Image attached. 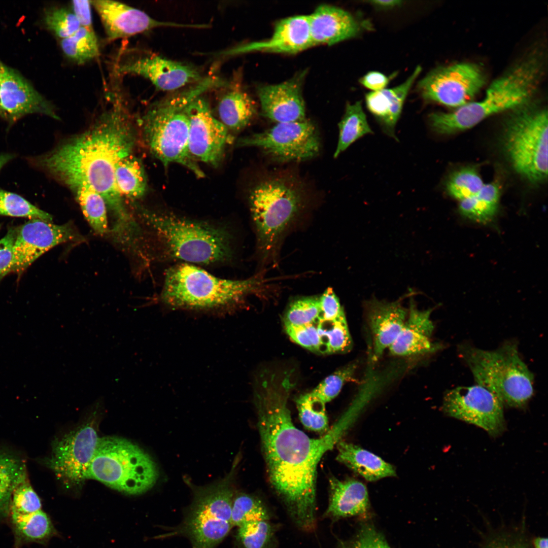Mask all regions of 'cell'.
Returning <instances> with one entry per match:
<instances>
[{
	"mask_svg": "<svg viewBox=\"0 0 548 548\" xmlns=\"http://www.w3.org/2000/svg\"><path fill=\"white\" fill-rule=\"evenodd\" d=\"M286 377L272 376L256 394L258 427L270 482L297 526L312 530L316 524L317 465L338 442L347 426L342 418L323 436L312 438L294 425L287 406L291 388Z\"/></svg>",
	"mask_w": 548,
	"mask_h": 548,
	"instance_id": "1",
	"label": "cell"
},
{
	"mask_svg": "<svg viewBox=\"0 0 548 548\" xmlns=\"http://www.w3.org/2000/svg\"><path fill=\"white\" fill-rule=\"evenodd\" d=\"M109 110L87 130L28 161L71 188L87 185L98 192L120 222L131 221L115 180V166L131 154L135 141L128 113L121 98L112 96Z\"/></svg>",
	"mask_w": 548,
	"mask_h": 548,
	"instance_id": "2",
	"label": "cell"
},
{
	"mask_svg": "<svg viewBox=\"0 0 548 548\" xmlns=\"http://www.w3.org/2000/svg\"><path fill=\"white\" fill-rule=\"evenodd\" d=\"M546 55L543 45H535L488 87L483 98L450 112L430 114L435 132L451 134L470 128L485 119L514 110L532 100L544 76Z\"/></svg>",
	"mask_w": 548,
	"mask_h": 548,
	"instance_id": "3",
	"label": "cell"
},
{
	"mask_svg": "<svg viewBox=\"0 0 548 548\" xmlns=\"http://www.w3.org/2000/svg\"><path fill=\"white\" fill-rule=\"evenodd\" d=\"M209 82L151 105L142 119L145 142L152 154L164 166L181 164L195 176L204 174L188 149V104L207 89Z\"/></svg>",
	"mask_w": 548,
	"mask_h": 548,
	"instance_id": "4",
	"label": "cell"
},
{
	"mask_svg": "<svg viewBox=\"0 0 548 548\" xmlns=\"http://www.w3.org/2000/svg\"><path fill=\"white\" fill-rule=\"evenodd\" d=\"M458 351L477 384L492 392L503 405L522 408L527 404L533 394L534 377L516 342L507 341L492 351L462 344Z\"/></svg>",
	"mask_w": 548,
	"mask_h": 548,
	"instance_id": "5",
	"label": "cell"
},
{
	"mask_svg": "<svg viewBox=\"0 0 548 548\" xmlns=\"http://www.w3.org/2000/svg\"><path fill=\"white\" fill-rule=\"evenodd\" d=\"M262 281L260 276L222 279L195 266L181 264L165 272L161 299L174 308L216 309L239 301L260 288Z\"/></svg>",
	"mask_w": 548,
	"mask_h": 548,
	"instance_id": "6",
	"label": "cell"
},
{
	"mask_svg": "<svg viewBox=\"0 0 548 548\" xmlns=\"http://www.w3.org/2000/svg\"><path fill=\"white\" fill-rule=\"evenodd\" d=\"M159 476L156 463L142 448L117 436L99 438L88 469L86 479L130 495L143 494L155 484Z\"/></svg>",
	"mask_w": 548,
	"mask_h": 548,
	"instance_id": "7",
	"label": "cell"
},
{
	"mask_svg": "<svg viewBox=\"0 0 548 548\" xmlns=\"http://www.w3.org/2000/svg\"><path fill=\"white\" fill-rule=\"evenodd\" d=\"M145 222L155 231L167 253L190 263L210 264L232 256L230 239L223 229L170 214L141 209Z\"/></svg>",
	"mask_w": 548,
	"mask_h": 548,
	"instance_id": "8",
	"label": "cell"
},
{
	"mask_svg": "<svg viewBox=\"0 0 548 548\" xmlns=\"http://www.w3.org/2000/svg\"><path fill=\"white\" fill-rule=\"evenodd\" d=\"M249 201L260 256L263 261L273 260L285 232L304 207L303 195L292 182L272 178L255 186Z\"/></svg>",
	"mask_w": 548,
	"mask_h": 548,
	"instance_id": "9",
	"label": "cell"
},
{
	"mask_svg": "<svg viewBox=\"0 0 548 548\" xmlns=\"http://www.w3.org/2000/svg\"><path fill=\"white\" fill-rule=\"evenodd\" d=\"M547 110L532 100L511 110L505 123L503 147L515 170L537 183L547 176Z\"/></svg>",
	"mask_w": 548,
	"mask_h": 548,
	"instance_id": "10",
	"label": "cell"
},
{
	"mask_svg": "<svg viewBox=\"0 0 548 548\" xmlns=\"http://www.w3.org/2000/svg\"><path fill=\"white\" fill-rule=\"evenodd\" d=\"M234 467L223 478L195 487L183 522L170 535L186 536L192 548H215L233 527L231 509Z\"/></svg>",
	"mask_w": 548,
	"mask_h": 548,
	"instance_id": "11",
	"label": "cell"
},
{
	"mask_svg": "<svg viewBox=\"0 0 548 548\" xmlns=\"http://www.w3.org/2000/svg\"><path fill=\"white\" fill-rule=\"evenodd\" d=\"M237 144L255 147L280 162L301 161L319 152L320 141L316 126L311 121L278 123L263 132L240 139Z\"/></svg>",
	"mask_w": 548,
	"mask_h": 548,
	"instance_id": "12",
	"label": "cell"
},
{
	"mask_svg": "<svg viewBox=\"0 0 548 548\" xmlns=\"http://www.w3.org/2000/svg\"><path fill=\"white\" fill-rule=\"evenodd\" d=\"M486 82L479 64L459 62L431 71L420 81L418 88L425 100L456 109L472 101Z\"/></svg>",
	"mask_w": 548,
	"mask_h": 548,
	"instance_id": "13",
	"label": "cell"
},
{
	"mask_svg": "<svg viewBox=\"0 0 548 548\" xmlns=\"http://www.w3.org/2000/svg\"><path fill=\"white\" fill-rule=\"evenodd\" d=\"M503 407L492 392L478 384L448 390L442 402L447 416L480 427L493 436L504 430Z\"/></svg>",
	"mask_w": 548,
	"mask_h": 548,
	"instance_id": "14",
	"label": "cell"
},
{
	"mask_svg": "<svg viewBox=\"0 0 548 548\" xmlns=\"http://www.w3.org/2000/svg\"><path fill=\"white\" fill-rule=\"evenodd\" d=\"M98 439L90 424L81 426L53 443L51 456L45 464L65 483L80 484L86 480Z\"/></svg>",
	"mask_w": 548,
	"mask_h": 548,
	"instance_id": "15",
	"label": "cell"
},
{
	"mask_svg": "<svg viewBox=\"0 0 548 548\" xmlns=\"http://www.w3.org/2000/svg\"><path fill=\"white\" fill-rule=\"evenodd\" d=\"M189 121L188 149L193 159L213 166L221 161L231 137L226 127L213 115L206 99L199 96L187 106Z\"/></svg>",
	"mask_w": 548,
	"mask_h": 548,
	"instance_id": "16",
	"label": "cell"
},
{
	"mask_svg": "<svg viewBox=\"0 0 548 548\" xmlns=\"http://www.w3.org/2000/svg\"><path fill=\"white\" fill-rule=\"evenodd\" d=\"M84 239L71 223L57 225L31 219L16 228L12 272L21 275L39 257L59 244Z\"/></svg>",
	"mask_w": 548,
	"mask_h": 548,
	"instance_id": "17",
	"label": "cell"
},
{
	"mask_svg": "<svg viewBox=\"0 0 548 548\" xmlns=\"http://www.w3.org/2000/svg\"><path fill=\"white\" fill-rule=\"evenodd\" d=\"M31 114L59 119L50 102L20 74L0 61V117L11 125Z\"/></svg>",
	"mask_w": 548,
	"mask_h": 548,
	"instance_id": "18",
	"label": "cell"
},
{
	"mask_svg": "<svg viewBox=\"0 0 548 548\" xmlns=\"http://www.w3.org/2000/svg\"><path fill=\"white\" fill-rule=\"evenodd\" d=\"M90 3L100 18L109 41L130 37L159 27L202 28L201 24L158 21L141 10L117 1L95 0Z\"/></svg>",
	"mask_w": 548,
	"mask_h": 548,
	"instance_id": "19",
	"label": "cell"
},
{
	"mask_svg": "<svg viewBox=\"0 0 548 548\" xmlns=\"http://www.w3.org/2000/svg\"><path fill=\"white\" fill-rule=\"evenodd\" d=\"M117 72L149 80L158 89L173 91L199 81L198 71L191 65L159 56H149L119 65Z\"/></svg>",
	"mask_w": 548,
	"mask_h": 548,
	"instance_id": "20",
	"label": "cell"
},
{
	"mask_svg": "<svg viewBox=\"0 0 548 548\" xmlns=\"http://www.w3.org/2000/svg\"><path fill=\"white\" fill-rule=\"evenodd\" d=\"M313 46L309 16L287 17L277 23L268 39L239 45L220 53L233 56L250 52L296 53Z\"/></svg>",
	"mask_w": 548,
	"mask_h": 548,
	"instance_id": "21",
	"label": "cell"
},
{
	"mask_svg": "<svg viewBox=\"0 0 548 548\" xmlns=\"http://www.w3.org/2000/svg\"><path fill=\"white\" fill-rule=\"evenodd\" d=\"M302 77L300 75L279 84L260 87L258 95L263 115L277 123L305 119Z\"/></svg>",
	"mask_w": 548,
	"mask_h": 548,
	"instance_id": "22",
	"label": "cell"
},
{
	"mask_svg": "<svg viewBox=\"0 0 548 548\" xmlns=\"http://www.w3.org/2000/svg\"><path fill=\"white\" fill-rule=\"evenodd\" d=\"M367 319L372 338V360L376 361L394 342L408 314L399 301L389 302L375 299L365 304Z\"/></svg>",
	"mask_w": 548,
	"mask_h": 548,
	"instance_id": "23",
	"label": "cell"
},
{
	"mask_svg": "<svg viewBox=\"0 0 548 548\" xmlns=\"http://www.w3.org/2000/svg\"><path fill=\"white\" fill-rule=\"evenodd\" d=\"M432 311L431 309L419 310L414 301L410 300L403 326L389 348L391 354L404 357L431 353L439 349L440 345L430 339L434 328L430 319Z\"/></svg>",
	"mask_w": 548,
	"mask_h": 548,
	"instance_id": "24",
	"label": "cell"
},
{
	"mask_svg": "<svg viewBox=\"0 0 548 548\" xmlns=\"http://www.w3.org/2000/svg\"><path fill=\"white\" fill-rule=\"evenodd\" d=\"M308 16L313 46L334 45L361 31L360 24L350 13L333 6L321 5Z\"/></svg>",
	"mask_w": 548,
	"mask_h": 548,
	"instance_id": "25",
	"label": "cell"
},
{
	"mask_svg": "<svg viewBox=\"0 0 548 548\" xmlns=\"http://www.w3.org/2000/svg\"><path fill=\"white\" fill-rule=\"evenodd\" d=\"M418 66L412 74L400 85L393 88L371 91L365 95L366 106L376 118L385 133L396 139L395 129L401 113L406 97L421 72Z\"/></svg>",
	"mask_w": 548,
	"mask_h": 548,
	"instance_id": "26",
	"label": "cell"
},
{
	"mask_svg": "<svg viewBox=\"0 0 548 548\" xmlns=\"http://www.w3.org/2000/svg\"><path fill=\"white\" fill-rule=\"evenodd\" d=\"M326 516L334 519L364 516L369 508L366 486L359 481L349 478L340 481L332 477Z\"/></svg>",
	"mask_w": 548,
	"mask_h": 548,
	"instance_id": "27",
	"label": "cell"
},
{
	"mask_svg": "<svg viewBox=\"0 0 548 548\" xmlns=\"http://www.w3.org/2000/svg\"><path fill=\"white\" fill-rule=\"evenodd\" d=\"M337 449V460L368 481L374 482L396 474L391 464L357 445L340 441Z\"/></svg>",
	"mask_w": 548,
	"mask_h": 548,
	"instance_id": "28",
	"label": "cell"
},
{
	"mask_svg": "<svg viewBox=\"0 0 548 548\" xmlns=\"http://www.w3.org/2000/svg\"><path fill=\"white\" fill-rule=\"evenodd\" d=\"M219 120L228 131L239 132L252 121L257 112L256 106L251 97L239 89L225 93L217 106Z\"/></svg>",
	"mask_w": 548,
	"mask_h": 548,
	"instance_id": "29",
	"label": "cell"
},
{
	"mask_svg": "<svg viewBox=\"0 0 548 548\" xmlns=\"http://www.w3.org/2000/svg\"><path fill=\"white\" fill-rule=\"evenodd\" d=\"M500 197L498 183L484 184L475 195L460 201L459 210L466 218L480 223H487L495 217Z\"/></svg>",
	"mask_w": 548,
	"mask_h": 548,
	"instance_id": "30",
	"label": "cell"
},
{
	"mask_svg": "<svg viewBox=\"0 0 548 548\" xmlns=\"http://www.w3.org/2000/svg\"><path fill=\"white\" fill-rule=\"evenodd\" d=\"M115 180L122 195L138 199L146 192L147 182L144 166L141 161L131 154L116 164Z\"/></svg>",
	"mask_w": 548,
	"mask_h": 548,
	"instance_id": "31",
	"label": "cell"
},
{
	"mask_svg": "<svg viewBox=\"0 0 548 548\" xmlns=\"http://www.w3.org/2000/svg\"><path fill=\"white\" fill-rule=\"evenodd\" d=\"M26 476L24 462L15 455L0 450V518L10 513L13 491Z\"/></svg>",
	"mask_w": 548,
	"mask_h": 548,
	"instance_id": "32",
	"label": "cell"
},
{
	"mask_svg": "<svg viewBox=\"0 0 548 548\" xmlns=\"http://www.w3.org/2000/svg\"><path fill=\"white\" fill-rule=\"evenodd\" d=\"M339 136L334 158H337L352 144L373 131L360 101L348 104L345 113L338 124Z\"/></svg>",
	"mask_w": 548,
	"mask_h": 548,
	"instance_id": "33",
	"label": "cell"
},
{
	"mask_svg": "<svg viewBox=\"0 0 548 548\" xmlns=\"http://www.w3.org/2000/svg\"><path fill=\"white\" fill-rule=\"evenodd\" d=\"M17 540L42 542L53 535L54 528L48 515L40 510L28 515L9 513Z\"/></svg>",
	"mask_w": 548,
	"mask_h": 548,
	"instance_id": "34",
	"label": "cell"
},
{
	"mask_svg": "<svg viewBox=\"0 0 548 548\" xmlns=\"http://www.w3.org/2000/svg\"><path fill=\"white\" fill-rule=\"evenodd\" d=\"M83 214L94 231L100 235L108 232L107 204L104 198L91 187L78 186L73 189Z\"/></svg>",
	"mask_w": 548,
	"mask_h": 548,
	"instance_id": "35",
	"label": "cell"
},
{
	"mask_svg": "<svg viewBox=\"0 0 548 548\" xmlns=\"http://www.w3.org/2000/svg\"><path fill=\"white\" fill-rule=\"evenodd\" d=\"M60 46L64 55L78 65L84 64L99 55L97 37L94 30L80 27L70 37L60 40Z\"/></svg>",
	"mask_w": 548,
	"mask_h": 548,
	"instance_id": "36",
	"label": "cell"
},
{
	"mask_svg": "<svg viewBox=\"0 0 548 548\" xmlns=\"http://www.w3.org/2000/svg\"><path fill=\"white\" fill-rule=\"evenodd\" d=\"M317 329L322 344V354L346 353L353 340L346 315L333 321H318Z\"/></svg>",
	"mask_w": 548,
	"mask_h": 548,
	"instance_id": "37",
	"label": "cell"
},
{
	"mask_svg": "<svg viewBox=\"0 0 548 548\" xmlns=\"http://www.w3.org/2000/svg\"><path fill=\"white\" fill-rule=\"evenodd\" d=\"M236 541L239 548H269L274 537L269 520L247 522L238 526Z\"/></svg>",
	"mask_w": 548,
	"mask_h": 548,
	"instance_id": "38",
	"label": "cell"
},
{
	"mask_svg": "<svg viewBox=\"0 0 548 548\" xmlns=\"http://www.w3.org/2000/svg\"><path fill=\"white\" fill-rule=\"evenodd\" d=\"M231 520L233 526L238 527L247 522L269 520V512L264 504L258 498L245 493L234 496Z\"/></svg>",
	"mask_w": 548,
	"mask_h": 548,
	"instance_id": "39",
	"label": "cell"
},
{
	"mask_svg": "<svg viewBox=\"0 0 548 548\" xmlns=\"http://www.w3.org/2000/svg\"><path fill=\"white\" fill-rule=\"evenodd\" d=\"M296 402L300 420L305 427L318 432L328 430L325 403L310 393L300 396Z\"/></svg>",
	"mask_w": 548,
	"mask_h": 548,
	"instance_id": "40",
	"label": "cell"
},
{
	"mask_svg": "<svg viewBox=\"0 0 548 548\" xmlns=\"http://www.w3.org/2000/svg\"><path fill=\"white\" fill-rule=\"evenodd\" d=\"M0 215L26 217L51 222L52 216L32 204L21 196L0 189Z\"/></svg>",
	"mask_w": 548,
	"mask_h": 548,
	"instance_id": "41",
	"label": "cell"
},
{
	"mask_svg": "<svg viewBox=\"0 0 548 548\" xmlns=\"http://www.w3.org/2000/svg\"><path fill=\"white\" fill-rule=\"evenodd\" d=\"M320 296H303L292 300L284 317V325L305 326L318 321Z\"/></svg>",
	"mask_w": 548,
	"mask_h": 548,
	"instance_id": "42",
	"label": "cell"
},
{
	"mask_svg": "<svg viewBox=\"0 0 548 548\" xmlns=\"http://www.w3.org/2000/svg\"><path fill=\"white\" fill-rule=\"evenodd\" d=\"M485 184L474 168L465 167L453 174L447 182L448 194L459 201L475 195Z\"/></svg>",
	"mask_w": 548,
	"mask_h": 548,
	"instance_id": "43",
	"label": "cell"
},
{
	"mask_svg": "<svg viewBox=\"0 0 548 548\" xmlns=\"http://www.w3.org/2000/svg\"><path fill=\"white\" fill-rule=\"evenodd\" d=\"M357 366V361L346 365L326 377L310 393L324 403L330 401L338 395L346 383L354 380Z\"/></svg>",
	"mask_w": 548,
	"mask_h": 548,
	"instance_id": "44",
	"label": "cell"
},
{
	"mask_svg": "<svg viewBox=\"0 0 548 548\" xmlns=\"http://www.w3.org/2000/svg\"><path fill=\"white\" fill-rule=\"evenodd\" d=\"M44 21L47 28L60 40L70 37L81 27L72 10L64 7L46 10Z\"/></svg>",
	"mask_w": 548,
	"mask_h": 548,
	"instance_id": "45",
	"label": "cell"
},
{
	"mask_svg": "<svg viewBox=\"0 0 548 548\" xmlns=\"http://www.w3.org/2000/svg\"><path fill=\"white\" fill-rule=\"evenodd\" d=\"M40 498L30 485L28 477L20 482L13 491L10 513L28 515L41 510Z\"/></svg>",
	"mask_w": 548,
	"mask_h": 548,
	"instance_id": "46",
	"label": "cell"
},
{
	"mask_svg": "<svg viewBox=\"0 0 548 548\" xmlns=\"http://www.w3.org/2000/svg\"><path fill=\"white\" fill-rule=\"evenodd\" d=\"M317 322L305 326L284 325L286 333L295 343L312 352L322 354Z\"/></svg>",
	"mask_w": 548,
	"mask_h": 548,
	"instance_id": "47",
	"label": "cell"
},
{
	"mask_svg": "<svg viewBox=\"0 0 548 548\" xmlns=\"http://www.w3.org/2000/svg\"><path fill=\"white\" fill-rule=\"evenodd\" d=\"M320 311L319 321H333L345 315L338 297L331 288L326 289L320 296Z\"/></svg>",
	"mask_w": 548,
	"mask_h": 548,
	"instance_id": "48",
	"label": "cell"
},
{
	"mask_svg": "<svg viewBox=\"0 0 548 548\" xmlns=\"http://www.w3.org/2000/svg\"><path fill=\"white\" fill-rule=\"evenodd\" d=\"M15 237L16 228H11L6 235L0 239V281L12 272Z\"/></svg>",
	"mask_w": 548,
	"mask_h": 548,
	"instance_id": "49",
	"label": "cell"
},
{
	"mask_svg": "<svg viewBox=\"0 0 548 548\" xmlns=\"http://www.w3.org/2000/svg\"><path fill=\"white\" fill-rule=\"evenodd\" d=\"M350 548H390L384 537L373 527L361 528Z\"/></svg>",
	"mask_w": 548,
	"mask_h": 548,
	"instance_id": "50",
	"label": "cell"
},
{
	"mask_svg": "<svg viewBox=\"0 0 548 548\" xmlns=\"http://www.w3.org/2000/svg\"><path fill=\"white\" fill-rule=\"evenodd\" d=\"M72 10L81 27L94 30L90 1L75 0L71 2Z\"/></svg>",
	"mask_w": 548,
	"mask_h": 548,
	"instance_id": "51",
	"label": "cell"
},
{
	"mask_svg": "<svg viewBox=\"0 0 548 548\" xmlns=\"http://www.w3.org/2000/svg\"><path fill=\"white\" fill-rule=\"evenodd\" d=\"M389 82V79L386 76L376 71L368 72L360 80V82L363 86L372 91L385 89Z\"/></svg>",
	"mask_w": 548,
	"mask_h": 548,
	"instance_id": "52",
	"label": "cell"
},
{
	"mask_svg": "<svg viewBox=\"0 0 548 548\" xmlns=\"http://www.w3.org/2000/svg\"><path fill=\"white\" fill-rule=\"evenodd\" d=\"M372 5L382 8H390L400 5L402 2L396 0H377L369 2Z\"/></svg>",
	"mask_w": 548,
	"mask_h": 548,
	"instance_id": "53",
	"label": "cell"
},
{
	"mask_svg": "<svg viewBox=\"0 0 548 548\" xmlns=\"http://www.w3.org/2000/svg\"><path fill=\"white\" fill-rule=\"evenodd\" d=\"M15 157V155L11 153H2L0 154V170L8 162L10 161Z\"/></svg>",
	"mask_w": 548,
	"mask_h": 548,
	"instance_id": "54",
	"label": "cell"
},
{
	"mask_svg": "<svg viewBox=\"0 0 548 548\" xmlns=\"http://www.w3.org/2000/svg\"><path fill=\"white\" fill-rule=\"evenodd\" d=\"M535 548H547V539L544 537H537L534 540Z\"/></svg>",
	"mask_w": 548,
	"mask_h": 548,
	"instance_id": "55",
	"label": "cell"
}]
</instances>
